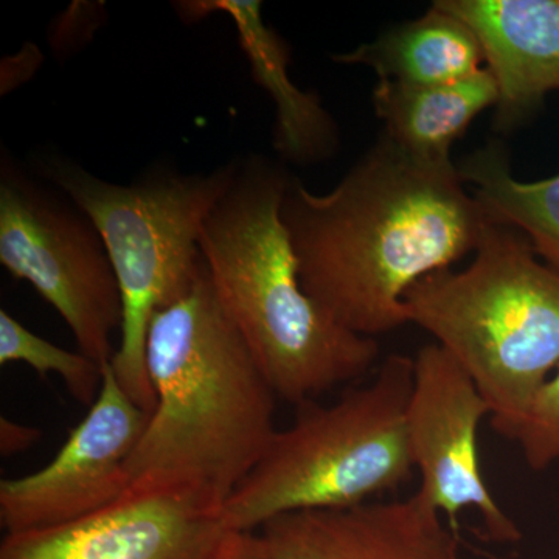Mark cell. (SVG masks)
I'll use <instances>...</instances> for the list:
<instances>
[{
    "label": "cell",
    "instance_id": "cell-1",
    "mask_svg": "<svg viewBox=\"0 0 559 559\" xmlns=\"http://www.w3.org/2000/svg\"><path fill=\"white\" fill-rule=\"evenodd\" d=\"M280 216L308 296L371 340L411 323L406 294L496 224L452 162L417 159L385 135L329 193L289 176Z\"/></svg>",
    "mask_w": 559,
    "mask_h": 559
},
{
    "label": "cell",
    "instance_id": "cell-2",
    "mask_svg": "<svg viewBox=\"0 0 559 559\" xmlns=\"http://www.w3.org/2000/svg\"><path fill=\"white\" fill-rule=\"evenodd\" d=\"M145 359L154 409L128 460L131 488L182 485L226 503L270 450L277 395L207 266L186 297L153 316Z\"/></svg>",
    "mask_w": 559,
    "mask_h": 559
},
{
    "label": "cell",
    "instance_id": "cell-3",
    "mask_svg": "<svg viewBox=\"0 0 559 559\" xmlns=\"http://www.w3.org/2000/svg\"><path fill=\"white\" fill-rule=\"evenodd\" d=\"M288 179L264 157L237 159L202 227L201 248L221 307L277 399L299 407L362 380L380 347L337 323L301 286L280 216Z\"/></svg>",
    "mask_w": 559,
    "mask_h": 559
},
{
    "label": "cell",
    "instance_id": "cell-4",
    "mask_svg": "<svg viewBox=\"0 0 559 559\" xmlns=\"http://www.w3.org/2000/svg\"><path fill=\"white\" fill-rule=\"evenodd\" d=\"M404 305L409 322L473 378L492 429L513 440L559 366L557 272L536 259L524 234L492 224L465 271L419 280Z\"/></svg>",
    "mask_w": 559,
    "mask_h": 559
},
{
    "label": "cell",
    "instance_id": "cell-5",
    "mask_svg": "<svg viewBox=\"0 0 559 559\" xmlns=\"http://www.w3.org/2000/svg\"><path fill=\"white\" fill-rule=\"evenodd\" d=\"M36 164L40 178L100 231L123 300L110 367L121 389L151 414L154 393L145 359L151 319L186 297L204 275L202 227L230 186L237 160L193 175L157 168L128 186L98 178L57 154L40 156Z\"/></svg>",
    "mask_w": 559,
    "mask_h": 559
},
{
    "label": "cell",
    "instance_id": "cell-6",
    "mask_svg": "<svg viewBox=\"0 0 559 559\" xmlns=\"http://www.w3.org/2000/svg\"><path fill=\"white\" fill-rule=\"evenodd\" d=\"M414 358L389 355L366 384L322 406L297 407L270 450L224 503L230 527L259 532L285 514L349 509L395 491L415 463L407 436Z\"/></svg>",
    "mask_w": 559,
    "mask_h": 559
},
{
    "label": "cell",
    "instance_id": "cell-7",
    "mask_svg": "<svg viewBox=\"0 0 559 559\" xmlns=\"http://www.w3.org/2000/svg\"><path fill=\"white\" fill-rule=\"evenodd\" d=\"M0 263L53 307L79 352L100 366L114 359L123 300L100 231L64 194L11 164L0 171Z\"/></svg>",
    "mask_w": 559,
    "mask_h": 559
},
{
    "label": "cell",
    "instance_id": "cell-8",
    "mask_svg": "<svg viewBox=\"0 0 559 559\" xmlns=\"http://www.w3.org/2000/svg\"><path fill=\"white\" fill-rule=\"evenodd\" d=\"M242 535L209 492L139 485L84 520L5 535L0 559H229Z\"/></svg>",
    "mask_w": 559,
    "mask_h": 559
},
{
    "label": "cell",
    "instance_id": "cell-9",
    "mask_svg": "<svg viewBox=\"0 0 559 559\" xmlns=\"http://www.w3.org/2000/svg\"><path fill=\"white\" fill-rule=\"evenodd\" d=\"M150 412L121 389L110 362L86 417L58 454L27 476L0 481V525L5 535L60 527L108 509L131 491L128 460Z\"/></svg>",
    "mask_w": 559,
    "mask_h": 559
},
{
    "label": "cell",
    "instance_id": "cell-10",
    "mask_svg": "<svg viewBox=\"0 0 559 559\" xmlns=\"http://www.w3.org/2000/svg\"><path fill=\"white\" fill-rule=\"evenodd\" d=\"M491 409L473 378L439 344L425 345L414 358L407 404V436L421 476L418 491L451 528L463 510L480 514L489 539L513 544L521 532L489 491L481 473L479 428Z\"/></svg>",
    "mask_w": 559,
    "mask_h": 559
},
{
    "label": "cell",
    "instance_id": "cell-11",
    "mask_svg": "<svg viewBox=\"0 0 559 559\" xmlns=\"http://www.w3.org/2000/svg\"><path fill=\"white\" fill-rule=\"evenodd\" d=\"M452 530L417 489L403 500L285 514L255 533L274 559H460Z\"/></svg>",
    "mask_w": 559,
    "mask_h": 559
},
{
    "label": "cell",
    "instance_id": "cell-12",
    "mask_svg": "<svg viewBox=\"0 0 559 559\" xmlns=\"http://www.w3.org/2000/svg\"><path fill=\"white\" fill-rule=\"evenodd\" d=\"M474 32L496 80V130L513 131L559 91V0H437Z\"/></svg>",
    "mask_w": 559,
    "mask_h": 559
},
{
    "label": "cell",
    "instance_id": "cell-13",
    "mask_svg": "<svg viewBox=\"0 0 559 559\" xmlns=\"http://www.w3.org/2000/svg\"><path fill=\"white\" fill-rule=\"evenodd\" d=\"M182 21L226 14L234 21L253 81L275 103L274 148L283 160L314 164L333 156L340 135L319 95L299 90L289 79L288 43L263 20L259 0H194L176 3Z\"/></svg>",
    "mask_w": 559,
    "mask_h": 559
},
{
    "label": "cell",
    "instance_id": "cell-14",
    "mask_svg": "<svg viewBox=\"0 0 559 559\" xmlns=\"http://www.w3.org/2000/svg\"><path fill=\"white\" fill-rule=\"evenodd\" d=\"M498 100V84L488 69L436 86L380 80L373 91L374 112L384 123L385 138L411 156L436 164L451 162L452 143Z\"/></svg>",
    "mask_w": 559,
    "mask_h": 559
},
{
    "label": "cell",
    "instance_id": "cell-15",
    "mask_svg": "<svg viewBox=\"0 0 559 559\" xmlns=\"http://www.w3.org/2000/svg\"><path fill=\"white\" fill-rule=\"evenodd\" d=\"M340 64L369 66L378 79L412 86L454 83L481 70L484 50L465 22L440 7L404 22L348 53L333 55Z\"/></svg>",
    "mask_w": 559,
    "mask_h": 559
},
{
    "label": "cell",
    "instance_id": "cell-16",
    "mask_svg": "<svg viewBox=\"0 0 559 559\" xmlns=\"http://www.w3.org/2000/svg\"><path fill=\"white\" fill-rule=\"evenodd\" d=\"M457 170L489 219L524 234L536 255L559 275V175L539 182L514 179L499 142L466 156Z\"/></svg>",
    "mask_w": 559,
    "mask_h": 559
},
{
    "label": "cell",
    "instance_id": "cell-17",
    "mask_svg": "<svg viewBox=\"0 0 559 559\" xmlns=\"http://www.w3.org/2000/svg\"><path fill=\"white\" fill-rule=\"evenodd\" d=\"M22 362L40 378L57 374L70 395L91 406L100 393L103 367L81 352H69L33 333L9 311L0 310V364Z\"/></svg>",
    "mask_w": 559,
    "mask_h": 559
},
{
    "label": "cell",
    "instance_id": "cell-18",
    "mask_svg": "<svg viewBox=\"0 0 559 559\" xmlns=\"http://www.w3.org/2000/svg\"><path fill=\"white\" fill-rule=\"evenodd\" d=\"M530 468H549L559 460V366L539 390L527 417L514 433Z\"/></svg>",
    "mask_w": 559,
    "mask_h": 559
},
{
    "label": "cell",
    "instance_id": "cell-19",
    "mask_svg": "<svg viewBox=\"0 0 559 559\" xmlns=\"http://www.w3.org/2000/svg\"><path fill=\"white\" fill-rule=\"evenodd\" d=\"M40 429L13 419L0 418V454L13 457L32 448L39 440Z\"/></svg>",
    "mask_w": 559,
    "mask_h": 559
},
{
    "label": "cell",
    "instance_id": "cell-20",
    "mask_svg": "<svg viewBox=\"0 0 559 559\" xmlns=\"http://www.w3.org/2000/svg\"><path fill=\"white\" fill-rule=\"evenodd\" d=\"M229 559H274L264 546L259 533H245L237 550Z\"/></svg>",
    "mask_w": 559,
    "mask_h": 559
}]
</instances>
